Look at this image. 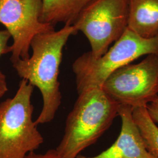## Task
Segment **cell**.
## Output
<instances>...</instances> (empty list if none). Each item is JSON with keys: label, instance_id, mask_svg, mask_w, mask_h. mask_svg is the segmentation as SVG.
<instances>
[{"label": "cell", "instance_id": "cell-1", "mask_svg": "<svg viewBox=\"0 0 158 158\" xmlns=\"http://www.w3.org/2000/svg\"><path fill=\"white\" fill-rule=\"evenodd\" d=\"M77 33L73 25H64L57 31L36 35L31 43L32 55L26 60L12 63L18 76L40 90L43 107L36 124L51 122L61 104L59 81L63 49L69 37Z\"/></svg>", "mask_w": 158, "mask_h": 158}, {"label": "cell", "instance_id": "cell-2", "mask_svg": "<svg viewBox=\"0 0 158 158\" xmlns=\"http://www.w3.org/2000/svg\"><path fill=\"white\" fill-rule=\"evenodd\" d=\"M66 121L64 133L56 151L61 158H76L94 144L118 115L119 105L102 88L78 94Z\"/></svg>", "mask_w": 158, "mask_h": 158}, {"label": "cell", "instance_id": "cell-3", "mask_svg": "<svg viewBox=\"0 0 158 158\" xmlns=\"http://www.w3.org/2000/svg\"><path fill=\"white\" fill-rule=\"evenodd\" d=\"M33 91L22 79L15 96L0 104V158H25L44 142L32 119Z\"/></svg>", "mask_w": 158, "mask_h": 158}, {"label": "cell", "instance_id": "cell-4", "mask_svg": "<svg viewBox=\"0 0 158 158\" xmlns=\"http://www.w3.org/2000/svg\"><path fill=\"white\" fill-rule=\"evenodd\" d=\"M152 54L158 55V35L152 38H143L127 29L100 58L94 59L88 52L75 60L72 70L78 94L93 89L102 88L114 72L140 57Z\"/></svg>", "mask_w": 158, "mask_h": 158}, {"label": "cell", "instance_id": "cell-5", "mask_svg": "<svg viewBox=\"0 0 158 158\" xmlns=\"http://www.w3.org/2000/svg\"><path fill=\"white\" fill-rule=\"evenodd\" d=\"M128 17V0H94L81 12L73 25L87 38L91 57L98 59L124 33Z\"/></svg>", "mask_w": 158, "mask_h": 158}, {"label": "cell", "instance_id": "cell-6", "mask_svg": "<svg viewBox=\"0 0 158 158\" xmlns=\"http://www.w3.org/2000/svg\"><path fill=\"white\" fill-rule=\"evenodd\" d=\"M102 90L119 106L147 107L158 96V55L128 64L111 74Z\"/></svg>", "mask_w": 158, "mask_h": 158}, {"label": "cell", "instance_id": "cell-7", "mask_svg": "<svg viewBox=\"0 0 158 158\" xmlns=\"http://www.w3.org/2000/svg\"><path fill=\"white\" fill-rule=\"evenodd\" d=\"M42 0H0V23L11 34L12 63L29 58L31 43L38 34L55 31L53 25L42 23Z\"/></svg>", "mask_w": 158, "mask_h": 158}, {"label": "cell", "instance_id": "cell-8", "mask_svg": "<svg viewBox=\"0 0 158 158\" xmlns=\"http://www.w3.org/2000/svg\"><path fill=\"white\" fill-rule=\"evenodd\" d=\"M132 108L119 106L118 115L121 118V129L117 139L111 147L95 156L79 155L76 158H158L147 149L132 118Z\"/></svg>", "mask_w": 158, "mask_h": 158}, {"label": "cell", "instance_id": "cell-9", "mask_svg": "<svg viewBox=\"0 0 158 158\" xmlns=\"http://www.w3.org/2000/svg\"><path fill=\"white\" fill-rule=\"evenodd\" d=\"M128 29L143 38L158 35V0H128Z\"/></svg>", "mask_w": 158, "mask_h": 158}, {"label": "cell", "instance_id": "cell-10", "mask_svg": "<svg viewBox=\"0 0 158 158\" xmlns=\"http://www.w3.org/2000/svg\"><path fill=\"white\" fill-rule=\"evenodd\" d=\"M94 0H42V23L55 27L59 23L73 25L80 14Z\"/></svg>", "mask_w": 158, "mask_h": 158}, {"label": "cell", "instance_id": "cell-11", "mask_svg": "<svg viewBox=\"0 0 158 158\" xmlns=\"http://www.w3.org/2000/svg\"><path fill=\"white\" fill-rule=\"evenodd\" d=\"M132 118L147 149L158 158V127L149 115L147 107L133 108Z\"/></svg>", "mask_w": 158, "mask_h": 158}, {"label": "cell", "instance_id": "cell-12", "mask_svg": "<svg viewBox=\"0 0 158 158\" xmlns=\"http://www.w3.org/2000/svg\"><path fill=\"white\" fill-rule=\"evenodd\" d=\"M11 34L6 29L0 31V57L10 52V46L8 45Z\"/></svg>", "mask_w": 158, "mask_h": 158}, {"label": "cell", "instance_id": "cell-13", "mask_svg": "<svg viewBox=\"0 0 158 158\" xmlns=\"http://www.w3.org/2000/svg\"><path fill=\"white\" fill-rule=\"evenodd\" d=\"M25 158H61L55 149H49L44 153H36L35 152L29 153Z\"/></svg>", "mask_w": 158, "mask_h": 158}, {"label": "cell", "instance_id": "cell-14", "mask_svg": "<svg viewBox=\"0 0 158 158\" xmlns=\"http://www.w3.org/2000/svg\"><path fill=\"white\" fill-rule=\"evenodd\" d=\"M147 108L153 121L158 123V96L152 102L147 105Z\"/></svg>", "mask_w": 158, "mask_h": 158}, {"label": "cell", "instance_id": "cell-15", "mask_svg": "<svg viewBox=\"0 0 158 158\" xmlns=\"http://www.w3.org/2000/svg\"><path fill=\"white\" fill-rule=\"evenodd\" d=\"M8 90L6 76L0 70V99L4 96Z\"/></svg>", "mask_w": 158, "mask_h": 158}]
</instances>
